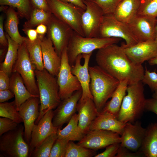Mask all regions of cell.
Returning <instances> with one entry per match:
<instances>
[{
    "instance_id": "cell-1",
    "label": "cell",
    "mask_w": 157,
    "mask_h": 157,
    "mask_svg": "<svg viewBox=\"0 0 157 157\" xmlns=\"http://www.w3.org/2000/svg\"><path fill=\"white\" fill-rule=\"evenodd\" d=\"M95 60L98 66L119 81L127 80L128 85L141 81L143 77L142 65L133 62L121 46L116 44L98 49Z\"/></svg>"
},
{
    "instance_id": "cell-2",
    "label": "cell",
    "mask_w": 157,
    "mask_h": 157,
    "mask_svg": "<svg viewBox=\"0 0 157 157\" xmlns=\"http://www.w3.org/2000/svg\"><path fill=\"white\" fill-rule=\"evenodd\" d=\"M90 89L98 111L101 112L108 99L111 98L120 81L99 66H89Z\"/></svg>"
},
{
    "instance_id": "cell-3",
    "label": "cell",
    "mask_w": 157,
    "mask_h": 157,
    "mask_svg": "<svg viewBox=\"0 0 157 157\" xmlns=\"http://www.w3.org/2000/svg\"><path fill=\"white\" fill-rule=\"evenodd\" d=\"M35 73L40 103L39 115L35 122L37 124L48 111L56 108L61 100L57 78L45 69L42 70L35 69Z\"/></svg>"
},
{
    "instance_id": "cell-4",
    "label": "cell",
    "mask_w": 157,
    "mask_h": 157,
    "mask_svg": "<svg viewBox=\"0 0 157 157\" xmlns=\"http://www.w3.org/2000/svg\"><path fill=\"white\" fill-rule=\"evenodd\" d=\"M142 81L128 85L126 92L117 116V119L124 123H134L142 116L145 110L146 99Z\"/></svg>"
},
{
    "instance_id": "cell-5",
    "label": "cell",
    "mask_w": 157,
    "mask_h": 157,
    "mask_svg": "<svg viewBox=\"0 0 157 157\" xmlns=\"http://www.w3.org/2000/svg\"><path fill=\"white\" fill-rule=\"evenodd\" d=\"M122 39L116 38H87L74 31L67 47L69 63L71 66L74 65L78 55L90 53L95 49L116 44Z\"/></svg>"
},
{
    "instance_id": "cell-6",
    "label": "cell",
    "mask_w": 157,
    "mask_h": 157,
    "mask_svg": "<svg viewBox=\"0 0 157 157\" xmlns=\"http://www.w3.org/2000/svg\"><path fill=\"white\" fill-rule=\"evenodd\" d=\"M49 11L58 19L69 26L76 33L85 37L81 25L84 9L60 0H46Z\"/></svg>"
},
{
    "instance_id": "cell-7",
    "label": "cell",
    "mask_w": 157,
    "mask_h": 157,
    "mask_svg": "<svg viewBox=\"0 0 157 157\" xmlns=\"http://www.w3.org/2000/svg\"><path fill=\"white\" fill-rule=\"evenodd\" d=\"M24 126L22 125L0 136V156L5 157H27L28 145L23 138Z\"/></svg>"
},
{
    "instance_id": "cell-8",
    "label": "cell",
    "mask_w": 157,
    "mask_h": 157,
    "mask_svg": "<svg viewBox=\"0 0 157 157\" xmlns=\"http://www.w3.org/2000/svg\"><path fill=\"white\" fill-rule=\"evenodd\" d=\"M98 37L123 39L125 43L122 44V48L130 47L138 42L130 31L127 24L117 20L113 14L104 15Z\"/></svg>"
},
{
    "instance_id": "cell-9",
    "label": "cell",
    "mask_w": 157,
    "mask_h": 157,
    "mask_svg": "<svg viewBox=\"0 0 157 157\" xmlns=\"http://www.w3.org/2000/svg\"><path fill=\"white\" fill-rule=\"evenodd\" d=\"M35 69L30 59L24 42L19 46L17 59L13 66V72L19 73L29 92L40 97L39 91L35 79Z\"/></svg>"
},
{
    "instance_id": "cell-10",
    "label": "cell",
    "mask_w": 157,
    "mask_h": 157,
    "mask_svg": "<svg viewBox=\"0 0 157 157\" xmlns=\"http://www.w3.org/2000/svg\"><path fill=\"white\" fill-rule=\"evenodd\" d=\"M61 58V66L57 80L59 87V96L62 100L70 96L75 91L82 89V88L77 78L72 72L67 47L63 50Z\"/></svg>"
},
{
    "instance_id": "cell-11",
    "label": "cell",
    "mask_w": 157,
    "mask_h": 157,
    "mask_svg": "<svg viewBox=\"0 0 157 157\" xmlns=\"http://www.w3.org/2000/svg\"><path fill=\"white\" fill-rule=\"evenodd\" d=\"M46 25L47 37L51 40L56 52L61 57L74 31L69 26L52 14Z\"/></svg>"
},
{
    "instance_id": "cell-12",
    "label": "cell",
    "mask_w": 157,
    "mask_h": 157,
    "mask_svg": "<svg viewBox=\"0 0 157 157\" xmlns=\"http://www.w3.org/2000/svg\"><path fill=\"white\" fill-rule=\"evenodd\" d=\"M157 18L137 14L127 24L130 31L138 42L154 40Z\"/></svg>"
},
{
    "instance_id": "cell-13",
    "label": "cell",
    "mask_w": 157,
    "mask_h": 157,
    "mask_svg": "<svg viewBox=\"0 0 157 157\" xmlns=\"http://www.w3.org/2000/svg\"><path fill=\"white\" fill-rule=\"evenodd\" d=\"M84 2L86 8L82 15L81 21L85 37H98L104 13L101 9L92 1L84 0Z\"/></svg>"
},
{
    "instance_id": "cell-14",
    "label": "cell",
    "mask_w": 157,
    "mask_h": 157,
    "mask_svg": "<svg viewBox=\"0 0 157 157\" xmlns=\"http://www.w3.org/2000/svg\"><path fill=\"white\" fill-rule=\"evenodd\" d=\"M121 137L118 133L104 130H90L77 144L96 151L115 143H121Z\"/></svg>"
},
{
    "instance_id": "cell-15",
    "label": "cell",
    "mask_w": 157,
    "mask_h": 157,
    "mask_svg": "<svg viewBox=\"0 0 157 157\" xmlns=\"http://www.w3.org/2000/svg\"><path fill=\"white\" fill-rule=\"evenodd\" d=\"M92 53L78 55L74 65L71 66L72 72L77 78L82 88V95L79 102H83L89 98L93 100L90 89V77L88 70L89 62Z\"/></svg>"
},
{
    "instance_id": "cell-16",
    "label": "cell",
    "mask_w": 157,
    "mask_h": 157,
    "mask_svg": "<svg viewBox=\"0 0 157 157\" xmlns=\"http://www.w3.org/2000/svg\"><path fill=\"white\" fill-rule=\"evenodd\" d=\"M82 95V89L74 92L70 96L61 101L53 111L52 123L58 129L68 122L77 111L78 102Z\"/></svg>"
},
{
    "instance_id": "cell-17",
    "label": "cell",
    "mask_w": 157,
    "mask_h": 157,
    "mask_svg": "<svg viewBox=\"0 0 157 157\" xmlns=\"http://www.w3.org/2000/svg\"><path fill=\"white\" fill-rule=\"evenodd\" d=\"M146 131L138 120L134 123H126L121 135V146L133 152L138 151L144 139Z\"/></svg>"
},
{
    "instance_id": "cell-18",
    "label": "cell",
    "mask_w": 157,
    "mask_h": 157,
    "mask_svg": "<svg viewBox=\"0 0 157 157\" xmlns=\"http://www.w3.org/2000/svg\"><path fill=\"white\" fill-rule=\"evenodd\" d=\"M53 116V111L52 109L50 110L44 115L38 123L35 124L29 144L31 151L40 145L48 136L57 133L58 129L52 123Z\"/></svg>"
},
{
    "instance_id": "cell-19",
    "label": "cell",
    "mask_w": 157,
    "mask_h": 157,
    "mask_svg": "<svg viewBox=\"0 0 157 157\" xmlns=\"http://www.w3.org/2000/svg\"><path fill=\"white\" fill-rule=\"evenodd\" d=\"M40 103L39 97H31L21 104L18 111L24 123L25 138L28 144L30 142L35 122L39 115L38 108Z\"/></svg>"
},
{
    "instance_id": "cell-20",
    "label": "cell",
    "mask_w": 157,
    "mask_h": 157,
    "mask_svg": "<svg viewBox=\"0 0 157 157\" xmlns=\"http://www.w3.org/2000/svg\"><path fill=\"white\" fill-rule=\"evenodd\" d=\"M123 48L128 57L138 65H142L144 61L157 56V44L154 40L138 42L133 46Z\"/></svg>"
},
{
    "instance_id": "cell-21",
    "label": "cell",
    "mask_w": 157,
    "mask_h": 157,
    "mask_svg": "<svg viewBox=\"0 0 157 157\" xmlns=\"http://www.w3.org/2000/svg\"><path fill=\"white\" fill-rule=\"evenodd\" d=\"M40 44L44 69L50 74L57 76L61 64V58L56 52L51 40L45 36Z\"/></svg>"
},
{
    "instance_id": "cell-22",
    "label": "cell",
    "mask_w": 157,
    "mask_h": 157,
    "mask_svg": "<svg viewBox=\"0 0 157 157\" xmlns=\"http://www.w3.org/2000/svg\"><path fill=\"white\" fill-rule=\"evenodd\" d=\"M77 111H78V126L85 135L90 131L93 121L99 113L93 100L90 98L78 103Z\"/></svg>"
},
{
    "instance_id": "cell-23",
    "label": "cell",
    "mask_w": 157,
    "mask_h": 157,
    "mask_svg": "<svg viewBox=\"0 0 157 157\" xmlns=\"http://www.w3.org/2000/svg\"><path fill=\"white\" fill-rule=\"evenodd\" d=\"M125 124L119 121L116 116L101 111L92 122L90 130H107L116 132L121 135Z\"/></svg>"
},
{
    "instance_id": "cell-24",
    "label": "cell",
    "mask_w": 157,
    "mask_h": 157,
    "mask_svg": "<svg viewBox=\"0 0 157 157\" xmlns=\"http://www.w3.org/2000/svg\"><path fill=\"white\" fill-rule=\"evenodd\" d=\"M9 89L14 94V101L18 111L21 104L29 98L38 97L29 92L25 85L22 77L17 72H12L10 76Z\"/></svg>"
},
{
    "instance_id": "cell-25",
    "label": "cell",
    "mask_w": 157,
    "mask_h": 157,
    "mask_svg": "<svg viewBox=\"0 0 157 157\" xmlns=\"http://www.w3.org/2000/svg\"><path fill=\"white\" fill-rule=\"evenodd\" d=\"M145 157H157V122L150 124L138 150Z\"/></svg>"
},
{
    "instance_id": "cell-26",
    "label": "cell",
    "mask_w": 157,
    "mask_h": 157,
    "mask_svg": "<svg viewBox=\"0 0 157 157\" xmlns=\"http://www.w3.org/2000/svg\"><path fill=\"white\" fill-rule=\"evenodd\" d=\"M140 0H122L113 15L118 20L126 24L138 14Z\"/></svg>"
},
{
    "instance_id": "cell-27",
    "label": "cell",
    "mask_w": 157,
    "mask_h": 157,
    "mask_svg": "<svg viewBox=\"0 0 157 157\" xmlns=\"http://www.w3.org/2000/svg\"><path fill=\"white\" fill-rule=\"evenodd\" d=\"M5 13L6 15L4 25L6 33L13 40L20 45L25 42L27 38L22 36L19 32L18 25L19 21L17 13L14 8L9 6Z\"/></svg>"
},
{
    "instance_id": "cell-28",
    "label": "cell",
    "mask_w": 157,
    "mask_h": 157,
    "mask_svg": "<svg viewBox=\"0 0 157 157\" xmlns=\"http://www.w3.org/2000/svg\"><path fill=\"white\" fill-rule=\"evenodd\" d=\"M128 85L127 80L120 81L111 97V99L106 103L102 111H107L117 117L123 99L126 95Z\"/></svg>"
},
{
    "instance_id": "cell-29",
    "label": "cell",
    "mask_w": 157,
    "mask_h": 157,
    "mask_svg": "<svg viewBox=\"0 0 157 157\" xmlns=\"http://www.w3.org/2000/svg\"><path fill=\"white\" fill-rule=\"evenodd\" d=\"M78 115L75 113L68 122L67 125L62 129H58L57 132L58 138L68 141H79L84 135L78 126Z\"/></svg>"
},
{
    "instance_id": "cell-30",
    "label": "cell",
    "mask_w": 157,
    "mask_h": 157,
    "mask_svg": "<svg viewBox=\"0 0 157 157\" xmlns=\"http://www.w3.org/2000/svg\"><path fill=\"white\" fill-rule=\"evenodd\" d=\"M5 34L8 46L4 60L0 63V70L5 72L10 76L13 72V66L17 59L19 45L13 40L7 33Z\"/></svg>"
},
{
    "instance_id": "cell-31",
    "label": "cell",
    "mask_w": 157,
    "mask_h": 157,
    "mask_svg": "<svg viewBox=\"0 0 157 157\" xmlns=\"http://www.w3.org/2000/svg\"><path fill=\"white\" fill-rule=\"evenodd\" d=\"M45 35H39L37 39L31 42L27 38L25 41L30 59L36 69L42 70L44 69L40 44Z\"/></svg>"
},
{
    "instance_id": "cell-32",
    "label": "cell",
    "mask_w": 157,
    "mask_h": 157,
    "mask_svg": "<svg viewBox=\"0 0 157 157\" xmlns=\"http://www.w3.org/2000/svg\"><path fill=\"white\" fill-rule=\"evenodd\" d=\"M52 15L50 12L33 8L29 18L23 25V28H33L42 24L46 25Z\"/></svg>"
},
{
    "instance_id": "cell-33",
    "label": "cell",
    "mask_w": 157,
    "mask_h": 157,
    "mask_svg": "<svg viewBox=\"0 0 157 157\" xmlns=\"http://www.w3.org/2000/svg\"><path fill=\"white\" fill-rule=\"evenodd\" d=\"M0 5L16 8L18 15L27 20L33 9L30 0H0Z\"/></svg>"
},
{
    "instance_id": "cell-34",
    "label": "cell",
    "mask_w": 157,
    "mask_h": 157,
    "mask_svg": "<svg viewBox=\"0 0 157 157\" xmlns=\"http://www.w3.org/2000/svg\"><path fill=\"white\" fill-rule=\"evenodd\" d=\"M58 138L57 133L51 134L38 147L34 148L30 153L33 157H49L55 142Z\"/></svg>"
},
{
    "instance_id": "cell-35",
    "label": "cell",
    "mask_w": 157,
    "mask_h": 157,
    "mask_svg": "<svg viewBox=\"0 0 157 157\" xmlns=\"http://www.w3.org/2000/svg\"><path fill=\"white\" fill-rule=\"evenodd\" d=\"M96 154L95 150L76 144L73 141H69L65 157H91Z\"/></svg>"
},
{
    "instance_id": "cell-36",
    "label": "cell",
    "mask_w": 157,
    "mask_h": 157,
    "mask_svg": "<svg viewBox=\"0 0 157 157\" xmlns=\"http://www.w3.org/2000/svg\"><path fill=\"white\" fill-rule=\"evenodd\" d=\"M0 116L9 118L19 124L23 122L14 101L0 103Z\"/></svg>"
},
{
    "instance_id": "cell-37",
    "label": "cell",
    "mask_w": 157,
    "mask_h": 157,
    "mask_svg": "<svg viewBox=\"0 0 157 157\" xmlns=\"http://www.w3.org/2000/svg\"><path fill=\"white\" fill-rule=\"evenodd\" d=\"M138 14L157 17V0H140Z\"/></svg>"
},
{
    "instance_id": "cell-38",
    "label": "cell",
    "mask_w": 157,
    "mask_h": 157,
    "mask_svg": "<svg viewBox=\"0 0 157 157\" xmlns=\"http://www.w3.org/2000/svg\"><path fill=\"white\" fill-rule=\"evenodd\" d=\"M122 0H92L102 10L104 15L113 14Z\"/></svg>"
},
{
    "instance_id": "cell-39",
    "label": "cell",
    "mask_w": 157,
    "mask_h": 157,
    "mask_svg": "<svg viewBox=\"0 0 157 157\" xmlns=\"http://www.w3.org/2000/svg\"><path fill=\"white\" fill-rule=\"evenodd\" d=\"M69 141L58 138L53 145L49 157H65Z\"/></svg>"
},
{
    "instance_id": "cell-40",
    "label": "cell",
    "mask_w": 157,
    "mask_h": 157,
    "mask_svg": "<svg viewBox=\"0 0 157 157\" xmlns=\"http://www.w3.org/2000/svg\"><path fill=\"white\" fill-rule=\"evenodd\" d=\"M141 81L144 84L147 85L153 91L157 88V73L155 71L150 72L146 66Z\"/></svg>"
},
{
    "instance_id": "cell-41",
    "label": "cell",
    "mask_w": 157,
    "mask_h": 157,
    "mask_svg": "<svg viewBox=\"0 0 157 157\" xmlns=\"http://www.w3.org/2000/svg\"><path fill=\"white\" fill-rule=\"evenodd\" d=\"M18 124L9 118L3 117L0 118V136L4 133L16 129Z\"/></svg>"
},
{
    "instance_id": "cell-42",
    "label": "cell",
    "mask_w": 157,
    "mask_h": 157,
    "mask_svg": "<svg viewBox=\"0 0 157 157\" xmlns=\"http://www.w3.org/2000/svg\"><path fill=\"white\" fill-rule=\"evenodd\" d=\"M120 143H115L106 147V149L102 152L96 154L94 157H115L118 149L120 146Z\"/></svg>"
},
{
    "instance_id": "cell-43",
    "label": "cell",
    "mask_w": 157,
    "mask_h": 157,
    "mask_svg": "<svg viewBox=\"0 0 157 157\" xmlns=\"http://www.w3.org/2000/svg\"><path fill=\"white\" fill-rule=\"evenodd\" d=\"M144 156L142 153L139 151L133 152L126 148L120 146L115 157H138Z\"/></svg>"
},
{
    "instance_id": "cell-44",
    "label": "cell",
    "mask_w": 157,
    "mask_h": 157,
    "mask_svg": "<svg viewBox=\"0 0 157 157\" xmlns=\"http://www.w3.org/2000/svg\"><path fill=\"white\" fill-rule=\"evenodd\" d=\"M10 78L5 72L0 70V90L9 89Z\"/></svg>"
},
{
    "instance_id": "cell-45",
    "label": "cell",
    "mask_w": 157,
    "mask_h": 157,
    "mask_svg": "<svg viewBox=\"0 0 157 157\" xmlns=\"http://www.w3.org/2000/svg\"><path fill=\"white\" fill-rule=\"evenodd\" d=\"M4 17L2 15L0 16V44L1 47H8V40L3 30V21Z\"/></svg>"
},
{
    "instance_id": "cell-46",
    "label": "cell",
    "mask_w": 157,
    "mask_h": 157,
    "mask_svg": "<svg viewBox=\"0 0 157 157\" xmlns=\"http://www.w3.org/2000/svg\"><path fill=\"white\" fill-rule=\"evenodd\" d=\"M30 1L33 8L40 9L50 12L46 0H30Z\"/></svg>"
},
{
    "instance_id": "cell-47",
    "label": "cell",
    "mask_w": 157,
    "mask_h": 157,
    "mask_svg": "<svg viewBox=\"0 0 157 157\" xmlns=\"http://www.w3.org/2000/svg\"><path fill=\"white\" fill-rule=\"evenodd\" d=\"M145 110L153 112L157 115V99L154 98L146 99Z\"/></svg>"
},
{
    "instance_id": "cell-48",
    "label": "cell",
    "mask_w": 157,
    "mask_h": 157,
    "mask_svg": "<svg viewBox=\"0 0 157 157\" xmlns=\"http://www.w3.org/2000/svg\"><path fill=\"white\" fill-rule=\"evenodd\" d=\"M15 97L13 93L9 89L0 90V103H3Z\"/></svg>"
},
{
    "instance_id": "cell-49",
    "label": "cell",
    "mask_w": 157,
    "mask_h": 157,
    "mask_svg": "<svg viewBox=\"0 0 157 157\" xmlns=\"http://www.w3.org/2000/svg\"><path fill=\"white\" fill-rule=\"evenodd\" d=\"M22 30L26 35L27 38L30 41L34 42L37 39L38 34L36 29L33 28H23Z\"/></svg>"
},
{
    "instance_id": "cell-50",
    "label": "cell",
    "mask_w": 157,
    "mask_h": 157,
    "mask_svg": "<svg viewBox=\"0 0 157 157\" xmlns=\"http://www.w3.org/2000/svg\"><path fill=\"white\" fill-rule=\"evenodd\" d=\"M62 1L71 3L85 10L86 6L84 3V0H60Z\"/></svg>"
},
{
    "instance_id": "cell-51",
    "label": "cell",
    "mask_w": 157,
    "mask_h": 157,
    "mask_svg": "<svg viewBox=\"0 0 157 157\" xmlns=\"http://www.w3.org/2000/svg\"><path fill=\"white\" fill-rule=\"evenodd\" d=\"M47 27L46 25L42 24L37 26L36 30L38 34L45 35L47 32Z\"/></svg>"
},
{
    "instance_id": "cell-52",
    "label": "cell",
    "mask_w": 157,
    "mask_h": 157,
    "mask_svg": "<svg viewBox=\"0 0 157 157\" xmlns=\"http://www.w3.org/2000/svg\"><path fill=\"white\" fill-rule=\"evenodd\" d=\"M8 47H1L0 50V60H2L6 53Z\"/></svg>"
},
{
    "instance_id": "cell-53",
    "label": "cell",
    "mask_w": 157,
    "mask_h": 157,
    "mask_svg": "<svg viewBox=\"0 0 157 157\" xmlns=\"http://www.w3.org/2000/svg\"><path fill=\"white\" fill-rule=\"evenodd\" d=\"M148 63L151 65H157V56L149 61Z\"/></svg>"
},
{
    "instance_id": "cell-54",
    "label": "cell",
    "mask_w": 157,
    "mask_h": 157,
    "mask_svg": "<svg viewBox=\"0 0 157 157\" xmlns=\"http://www.w3.org/2000/svg\"><path fill=\"white\" fill-rule=\"evenodd\" d=\"M153 91V92L152 95L153 98L157 99V88Z\"/></svg>"
},
{
    "instance_id": "cell-55",
    "label": "cell",
    "mask_w": 157,
    "mask_h": 157,
    "mask_svg": "<svg viewBox=\"0 0 157 157\" xmlns=\"http://www.w3.org/2000/svg\"><path fill=\"white\" fill-rule=\"evenodd\" d=\"M156 37L155 39V41L156 43V44H157V25H156Z\"/></svg>"
},
{
    "instance_id": "cell-56",
    "label": "cell",
    "mask_w": 157,
    "mask_h": 157,
    "mask_svg": "<svg viewBox=\"0 0 157 157\" xmlns=\"http://www.w3.org/2000/svg\"><path fill=\"white\" fill-rule=\"evenodd\" d=\"M86 1H92V0H85Z\"/></svg>"
}]
</instances>
